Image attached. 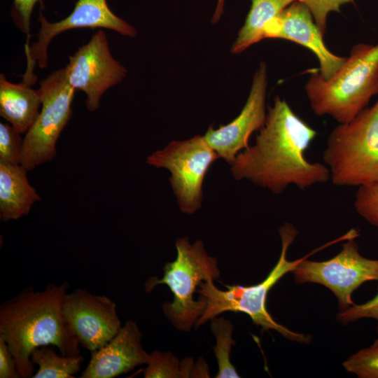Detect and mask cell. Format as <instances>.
I'll use <instances>...</instances> for the list:
<instances>
[{
	"mask_svg": "<svg viewBox=\"0 0 378 378\" xmlns=\"http://www.w3.org/2000/svg\"><path fill=\"white\" fill-rule=\"evenodd\" d=\"M42 1L43 0H13L10 15L16 27L27 36L24 47L31 45L29 40L33 10L37 3Z\"/></svg>",
	"mask_w": 378,
	"mask_h": 378,
	"instance_id": "26",
	"label": "cell"
},
{
	"mask_svg": "<svg viewBox=\"0 0 378 378\" xmlns=\"http://www.w3.org/2000/svg\"><path fill=\"white\" fill-rule=\"evenodd\" d=\"M40 89L21 82L15 84L0 76V115L19 133H27L39 114Z\"/></svg>",
	"mask_w": 378,
	"mask_h": 378,
	"instance_id": "17",
	"label": "cell"
},
{
	"mask_svg": "<svg viewBox=\"0 0 378 378\" xmlns=\"http://www.w3.org/2000/svg\"><path fill=\"white\" fill-rule=\"evenodd\" d=\"M141 338L138 325L128 320L105 346L91 352L80 377L114 378L147 364L150 354L144 349Z\"/></svg>",
	"mask_w": 378,
	"mask_h": 378,
	"instance_id": "15",
	"label": "cell"
},
{
	"mask_svg": "<svg viewBox=\"0 0 378 378\" xmlns=\"http://www.w3.org/2000/svg\"><path fill=\"white\" fill-rule=\"evenodd\" d=\"M267 85L266 65L261 63L253 76L249 95L240 113L225 125L216 130L209 127L203 136L219 158L230 165L237 154L249 146L248 139L252 133L265 125Z\"/></svg>",
	"mask_w": 378,
	"mask_h": 378,
	"instance_id": "13",
	"label": "cell"
},
{
	"mask_svg": "<svg viewBox=\"0 0 378 378\" xmlns=\"http://www.w3.org/2000/svg\"><path fill=\"white\" fill-rule=\"evenodd\" d=\"M355 238L347 239L332 258L312 261L304 258L293 270L296 284L316 283L337 297L340 312L354 304L352 293L363 283L378 281V259H369L359 252Z\"/></svg>",
	"mask_w": 378,
	"mask_h": 378,
	"instance_id": "9",
	"label": "cell"
},
{
	"mask_svg": "<svg viewBox=\"0 0 378 378\" xmlns=\"http://www.w3.org/2000/svg\"><path fill=\"white\" fill-rule=\"evenodd\" d=\"M15 360L6 341L0 337V378H20Z\"/></svg>",
	"mask_w": 378,
	"mask_h": 378,
	"instance_id": "28",
	"label": "cell"
},
{
	"mask_svg": "<svg viewBox=\"0 0 378 378\" xmlns=\"http://www.w3.org/2000/svg\"><path fill=\"white\" fill-rule=\"evenodd\" d=\"M265 36L289 40L309 49L317 57L319 73L325 80L333 76L346 59L327 48L311 12L298 1L292 3L268 24Z\"/></svg>",
	"mask_w": 378,
	"mask_h": 378,
	"instance_id": "14",
	"label": "cell"
},
{
	"mask_svg": "<svg viewBox=\"0 0 378 378\" xmlns=\"http://www.w3.org/2000/svg\"><path fill=\"white\" fill-rule=\"evenodd\" d=\"M312 111L339 123L352 120L378 94V44L358 43L328 80L314 71L305 85Z\"/></svg>",
	"mask_w": 378,
	"mask_h": 378,
	"instance_id": "3",
	"label": "cell"
},
{
	"mask_svg": "<svg viewBox=\"0 0 378 378\" xmlns=\"http://www.w3.org/2000/svg\"><path fill=\"white\" fill-rule=\"evenodd\" d=\"M20 134L10 125L0 123V161L20 164L23 143Z\"/></svg>",
	"mask_w": 378,
	"mask_h": 378,
	"instance_id": "24",
	"label": "cell"
},
{
	"mask_svg": "<svg viewBox=\"0 0 378 378\" xmlns=\"http://www.w3.org/2000/svg\"><path fill=\"white\" fill-rule=\"evenodd\" d=\"M354 208L363 218L378 228V183L358 188Z\"/></svg>",
	"mask_w": 378,
	"mask_h": 378,
	"instance_id": "23",
	"label": "cell"
},
{
	"mask_svg": "<svg viewBox=\"0 0 378 378\" xmlns=\"http://www.w3.org/2000/svg\"><path fill=\"white\" fill-rule=\"evenodd\" d=\"M69 285L63 282L36 290L31 286L0 306V337L7 343L21 378L32 377L34 349L52 345L64 356L80 354V344L65 319L64 302Z\"/></svg>",
	"mask_w": 378,
	"mask_h": 378,
	"instance_id": "2",
	"label": "cell"
},
{
	"mask_svg": "<svg viewBox=\"0 0 378 378\" xmlns=\"http://www.w3.org/2000/svg\"><path fill=\"white\" fill-rule=\"evenodd\" d=\"M224 2L225 0H218L216 8L212 18L213 23H216L220 20L223 12Z\"/></svg>",
	"mask_w": 378,
	"mask_h": 378,
	"instance_id": "29",
	"label": "cell"
},
{
	"mask_svg": "<svg viewBox=\"0 0 378 378\" xmlns=\"http://www.w3.org/2000/svg\"><path fill=\"white\" fill-rule=\"evenodd\" d=\"M83 360L81 354L68 356L57 354L52 345L39 346L31 354L33 364L38 366L32 378H74Z\"/></svg>",
	"mask_w": 378,
	"mask_h": 378,
	"instance_id": "19",
	"label": "cell"
},
{
	"mask_svg": "<svg viewBox=\"0 0 378 378\" xmlns=\"http://www.w3.org/2000/svg\"><path fill=\"white\" fill-rule=\"evenodd\" d=\"M316 136L285 99L276 97L254 144L230 164L231 174L236 180H248L276 195L290 186L306 189L327 183L330 176L326 164L309 162L304 155Z\"/></svg>",
	"mask_w": 378,
	"mask_h": 378,
	"instance_id": "1",
	"label": "cell"
},
{
	"mask_svg": "<svg viewBox=\"0 0 378 378\" xmlns=\"http://www.w3.org/2000/svg\"><path fill=\"white\" fill-rule=\"evenodd\" d=\"M296 0H251L245 22L232 47L234 54L265 38L268 24Z\"/></svg>",
	"mask_w": 378,
	"mask_h": 378,
	"instance_id": "18",
	"label": "cell"
},
{
	"mask_svg": "<svg viewBox=\"0 0 378 378\" xmlns=\"http://www.w3.org/2000/svg\"><path fill=\"white\" fill-rule=\"evenodd\" d=\"M42 108L23 139L20 164L27 171L52 160L56 143L72 114L75 89L65 69H57L40 81Z\"/></svg>",
	"mask_w": 378,
	"mask_h": 378,
	"instance_id": "7",
	"label": "cell"
},
{
	"mask_svg": "<svg viewBox=\"0 0 378 378\" xmlns=\"http://www.w3.org/2000/svg\"><path fill=\"white\" fill-rule=\"evenodd\" d=\"M279 232L281 240L280 257L276 265L262 282L249 286L225 285L226 290L218 289L211 280L203 281L200 284L197 293L206 298V306L195 324L196 328H199L223 312H239L248 314L253 322L264 330H274L293 342L307 344L311 341L310 335L292 331L274 321L266 308L267 297L270 290L283 276L293 272L307 255L330 245L331 242L304 257L290 261L287 259V251L296 238L298 230L292 224L286 223L279 228Z\"/></svg>",
	"mask_w": 378,
	"mask_h": 378,
	"instance_id": "4",
	"label": "cell"
},
{
	"mask_svg": "<svg viewBox=\"0 0 378 378\" xmlns=\"http://www.w3.org/2000/svg\"><path fill=\"white\" fill-rule=\"evenodd\" d=\"M175 246V260L165 264L162 279L150 277L145 290L150 293L159 284L167 285L174 299L163 303V312L176 328L188 332L206 306L204 296L194 299L197 288L203 281L218 279L220 270L217 260L208 255L202 241L190 244L188 237H183L176 241Z\"/></svg>",
	"mask_w": 378,
	"mask_h": 378,
	"instance_id": "6",
	"label": "cell"
},
{
	"mask_svg": "<svg viewBox=\"0 0 378 378\" xmlns=\"http://www.w3.org/2000/svg\"><path fill=\"white\" fill-rule=\"evenodd\" d=\"M368 318L375 319L378 322V290L376 295L369 301L360 304H354L340 312L337 316V321L344 325Z\"/></svg>",
	"mask_w": 378,
	"mask_h": 378,
	"instance_id": "27",
	"label": "cell"
},
{
	"mask_svg": "<svg viewBox=\"0 0 378 378\" xmlns=\"http://www.w3.org/2000/svg\"><path fill=\"white\" fill-rule=\"evenodd\" d=\"M305 5L324 36L326 31L327 17L330 12H340V7L354 0H296Z\"/></svg>",
	"mask_w": 378,
	"mask_h": 378,
	"instance_id": "25",
	"label": "cell"
},
{
	"mask_svg": "<svg viewBox=\"0 0 378 378\" xmlns=\"http://www.w3.org/2000/svg\"><path fill=\"white\" fill-rule=\"evenodd\" d=\"M38 19L40 23L38 39L24 48L27 67L22 81L30 86L37 79L34 74L36 64L41 69L48 66V46L52 39L64 31L78 28H101L129 37H134L137 33L134 27L111 10L106 0H77L68 16L53 22L46 18L41 5Z\"/></svg>",
	"mask_w": 378,
	"mask_h": 378,
	"instance_id": "10",
	"label": "cell"
},
{
	"mask_svg": "<svg viewBox=\"0 0 378 378\" xmlns=\"http://www.w3.org/2000/svg\"><path fill=\"white\" fill-rule=\"evenodd\" d=\"M323 160L335 186L378 183V100L331 131Z\"/></svg>",
	"mask_w": 378,
	"mask_h": 378,
	"instance_id": "5",
	"label": "cell"
},
{
	"mask_svg": "<svg viewBox=\"0 0 378 378\" xmlns=\"http://www.w3.org/2000/svg\"><path fill=\"white\" fill-rule=\"evenodd\" d=\"M63 309L80 345L90 353L105 346L122 327L111 298L83 288L67 293Z\"/></svg>",
	"mask_w": 378,
	"mask_h": 378,
	"instance_id": "12",
	"label": "cell"
},
{
	"mask_svg": "<svg viewBox=\"0 0 378 378\" xmlns=\"http://www.w3.org/2000/svg\"><path fill=\"white\" fill-rule=\"evenodd\" d=\"M211 321V329L216 340L214 351L218 364V372L216 377H240L230 360L231 346L235 344L232 338L233 324L224 318L215 317Z\"/></svg>",
	"mask_w": 378,
	"mask_h": 378,
	"instance_id": "20",
	"label": "cell"
},
{
	"mask_svg": "<svg viewBox=\"0 0 378 378\" xmlns=\"http://www.w3.org/2000/svg\"><path fill=\"white\" fill-rule=\"evenodd\" d=\"M344 369L359 378H378V339L342 363Z\"/></svg>",
	"mask_w": 378,
	"mask_h": 378,
	"instance_id": "21",
	"label": "cell"
},
{
	"mask_svg": "<svg viewBox=\"0 0 378 378\" xmlns=\"http://www.w3.org/2000/svg\"><path fill=\"white\" fill-rule=\"evenodd\" d=\"M64 69L69 84L85 94V105L90 111L99 108L104 92L121 82L127 74L125 67L112 56L102 29L69 56Z\"/></svg>",
	"mask_w": 378,
	"mask_h": 378,
	"instance_id": "11",
	"label": "cell"
},
{
	"mask_svg": "<svg viewBox=\"0 0 378 378\" xmlns=\"http://www.w3.org/2000/svg\"><path fill=\"white\" fill-rule=\"evenodd\" d=\"M27 172L20 164L0 161V218L4 222L27 215L33 204L41 200L29 183Z\"/></svg>",
	"mask_w": 378,
	"mask_h": 378,
	"instance_id": "16",
	"label": "cell"
},
{
	"mask_svg": "<svg viewBox=\"0 0 378 378\" xmlns=\"http://www.w3.org/2000/svg\"><path fill=\"white\" fill-rule=\"evenodd\" d=\"M146 365L144 372L145 378L183 377L181 363L171 352L153 351Z\"/></svg>",
	"mask_w": 378,
	"mask_h": 378,
	"instance_id": "22",
	"label": "cell"
},
{
	"mask_svg": "<svg viewBox=\"0 0 378 378\" xmlns=\"http://www.w3.org/2000/svg\"><path fill=\"white\" fill-rule=\"evenodd\" d=\"M218 158L204 136L197 135L170 142L149 155L146 162L170 172L169 182L181 211L192 214L201 207L204 178Z\"/></svg>",
	"mask_w": 378,
	"mask_h": 378,
	"instance_id": "8",
	"label": "cell"
}]
</instances>
